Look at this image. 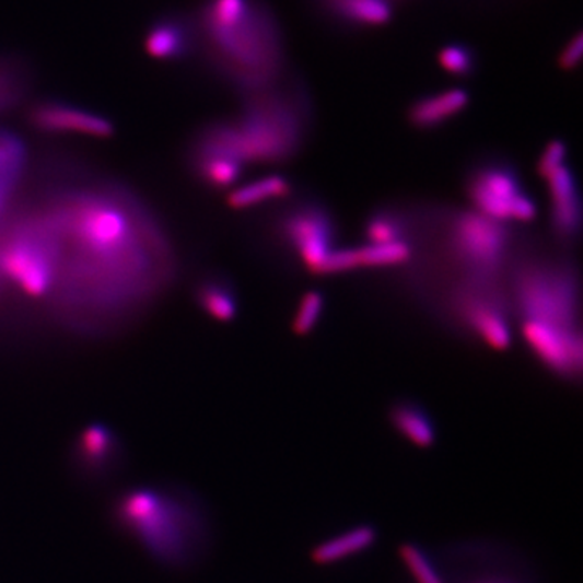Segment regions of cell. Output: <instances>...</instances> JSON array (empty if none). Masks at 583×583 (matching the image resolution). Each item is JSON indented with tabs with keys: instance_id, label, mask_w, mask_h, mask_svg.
Returning <instances> with one entry per match:
<instances>
[{
	"instance_id": "1",
	"label": "cell",
	"mask_w": 583,
	"mask_h": 583,
	"mask_svg": "<svg viewBox=\"0 0 583 583\" xmlns=\"http://www.w3.org/2000/svg\"><path fill=\"white\" fill-rule=\"evenodd\" d=\"M521 333L534 355L556 376L582 373L579 278L569 261L525 259L512 282Z\"/></svg>"
},
{
	"instance_id": "2",
	"label": "cell",
	"mask_w": 583,
	"mask_h": 583,
	"mask_svg": "<svg viewBox=\"0 0 583 583\" xmlns=\"http://www.w3.org/2000/svg\"><path fill=\"white\" fill-rule=\"evenodd\" d=\"M114 517L148 555L171 568L191 564L208 546L207 512L180 491L131 488L117 498Z\"/></svg>"
},
{
	"instance_id": "3",
	"label": "cell",
	"mask_w": 583,
	"mask_h": 583,
	"mask_svg": "<svg viewBox=\"0 0 583 583\" xmlns=\"http://www.w3.org/2000/svg\"><path fill=\"white\" fill-rule=\"evenodd\" d=\"M300 147V124L278 100L253 103L235 123L209 126L195 140L191 156L215 154L244 164L288 161Z\"/></svg>"
},
{
	"instance_id": "4",
	"label": "cell",
	"mask_w": 583,
	"mask_h": 583,
	"mask_svg": "<svg viewBox=\"0 0 583 583\" xmlns=\"http://www.w3.org/2000/svg\"><path fill=\"white\" fill-rule=\"evenodd\" d=\"M201 28L219 67L241 83L261 82L269 42L252 0H208Z\"/></svg>"
},
{
	"instance_id": "5",
	"label": "cell",
	"mask_w": 583,
	"mask_h": 583,
	"mask_svg": "<svg viewBox=\"0 0 583 583\" xmlns=\"http://www.w3.org/2000/svg\"><path fill=\"white\" fill-rule=\"evenodd\" d=\"M444 221L447 259L462 272V281L500 278L512 245L508 225L474 209L454 212Z\"/></svg>"
},
{
	"instance_id": "6",
	"label": "cell",
	"mask_w": 583,
	"mask_h": 583,
	"mask_svg": "<svg viewBox=\"0 0 583 583\" xmlns=\"http://www.w3.org/2000/svg\"><path fill=\"white\" fill-rule=\"evenodd\" d=\"M465 194L474 211L502 224L532 222L538 215L537 203L522 185L518 168L504 160L483 161L471 168Z\"/></svg>"
},
{
	"instance_id": "7",
	"label": "cell",
	"mask_w": 583,
	"mask_h": 583,
	"mask_svg": "<svg viewBox=\"0 0 583 583\" xmlns=\"http://www.w3.org/2000/svg\"><path fill=\"white\" fill-rule=\"evenodd\" d=\"M59 266V247L53 234H39L38 228L23 229L10 235L0 247V272L33 299L53 288Z\"/></svg>"
},
{
	"instance_id": "8",
	"label": "cell",
	"mask_w": 583,
	"mask_h": 583,
	"mask_svg": "<svg viewBox=\"0 0 583 583\" xmlns=\"http://www.w3.org/2000/svg\"><path fill=\"white\" fill-rule=\"evenodd\" d=\"M453 308L468 331L494 350H508L512 342L509 299L498 279H465L453 292Z\"/></svg>"
},
{
	"instance_id": "9",
	"label": "cell",
	"mask_w": 583,
	"mask_h": 583,
	"mask_svg": "<svg viewBox=\"0 0 583 583\" xmlns=\"http://www.w3.org/2000/svg\"><path fill=\"white\" fill-rule=\"evenodd\" d=\"M278 235L313 275L339 247L336 219L316 201H302L285 209L279 218Z\"/></svg>"
},
{
	"instance_id": "10",
	"label": "cell",
	"mask_w": 583,
	"mask_h": 583,
	"mask_svg": "<svg viewBox=\"0 0 583 583\" xmlns=\"http://www.w3.org/2000/svg\"><path fill=\"white\" fill-rule=\"evenodd\" d=\"M446 583H535L517 556L494 543H465L447 549Z\"/></svg>"
},
{
	"instance_id": "11",
	"label": "cell",
	"mask_w": 583,
	"mask_h": 583,
	"mask_svg": "<svg viewBox=\"0 0 583 583\" xmlns=\"http://www.w3.org/2000/svg\"><path fill=\"white\" fill-rule=\"evenodd\" d=\"M28 120L36 130L46 133H72L93 138H109L116 133L114 124L101 114L59 101L35 104L30 109Z\"/></svg>"
},
{
	"instance_id": "12",
	"label": "cell",
	"mask_w": 583,
	"mask_h": 583,
	"mask_svg": "<svg viewBox=\"0 0 583 583\" xmlns=\"http://www.w3.org/2000/svg\"><path fill=\"white\" fill-rule=\"evenodd\" d=\"M541 178L548 184L552 234L562 244H572L579 237L582 224L581 194L574 172L568 164H562Z\"/></svg>"
},
{
	"instance_id": "13",
	"label": "cell",
	"mask_w": 583,
	"mask_h": 583,
	"mask_svg": "<svg viewBox=\"0 0 583 583\" xmlns=\"http://www.w3.org/2000/svg\"><path fill=\"white\" fill-rule=\"evenodd\" d=\"M120 443L117 434L103 423L80 431L73 447L75 465L88 477H104L119 464Z\"/></svg>"
},
{
	"instance_id": "14",
	"label": "cell",
	"mask_w": 583,
	"mask_h": 583,
	"mask_svg": "<svg viewBox=\"0 0 583 583\" xmlns=\"http://www.w3.org/2000/svg\"><path fill=\"white\" fill-rule=\"evenodd\" d=\"M377 541V528L370 524H360L342 534L334 535L329 540L319 543L310 552V559L316 565H331L346 561L373 548Z\"/></svg>"
},
{
	"instance_id": "15",
	"label": "cell",
	"mask_w": 583,
	"mask_h": 583,
	"mask_svg": "<svg viewBox=\"0 0 583 583\" xmlns=\"http://www.w3.org/2000/svg\"><path fill=\"white\" fill-rule=\"evenodd\" d=\"M470 103V96L462 88L443 91L417 101L409 109V123L420 130L436 128L454 119Z\"/></svg>"
},
{
	"instance_id": "16",
	"label": "cell",
	"mask_w": 583,
	"mask_h": 583,
	"mask_svg": "<svg viewBox=\"0 0 583 583\" xmlns=\"http://www.w3.org/2000/svg\"><path fill=\"white\" fill-rule=\"evenodd\" d=\"M389 421L394 430L420 450H430L436 444V427L433 418L413 400H400L389 409Z\"/></svg>"
},
{
	"instance_id": "17",
	"label": "cell",
	"mask_w": 583,
	"mask_h": 583,
	"mask_svg": "<svg viewBox=\"0 0 583 583\" xmlns=\"http://www.w3.org/2000/svg\"><path fill=\"white\" fill-rule=\"evenodd\" d=\"M292 190V182L285 175L269 174L232 190L228 205L232 209L255 208L268 201L284 200L291 197Z\"/></svg>"
},
{
	"instance_id": "18",
	"label": "cell",
	"mask_w": 583,
	"mask_h": 583,
	"mask_svg": "<svg viewBox=\"0 0 583 583\" xmlns=\"http://www.w3.org/2000/svg\"><path fill=\"white\" fill-rule=\"evenodd\" d=\"M198 305L209 318L219 323H231L238 313V300L234 292V285L225 279L212 276L198 284Z\"/></svg>"
},
{
	"instance_id": "19",
	"label": "cell",
	"mask_w": 583,
	"mask_h": 583,
	"mask_svg": "<svg viewBox=\"0 0 583 583\" xmlns=\"http://www.w3.org/2000/svg\"><path fill=\"white\" fill-rule=\"evenodd\" d=\"M412 222L403 209L386 208L373 212L363 225L365 244H393L412 241Z\"/></svg>"
},
{
	"instance_id": "20",
	"label": "cell",
	"mask_w": 583,
	"mask_h": 583,
	"mask_svg": "<svg viewBox=\"0 0 583 583\" xmlns=\"http://www.w3.org/2000/svg\"><path fill=\"white\" fill-rule=\"evenodd\" d=\"M144 49L154 59H180L188 50V36L182 23L175 20L158 22L144 38Z\"/></svg>"
},
{
	"instance_id": "21",
	"label": "cell",
	"mask_w": 583,
	"mask_h": 583,
	"mask_svg": "<svg viewBox=\"0 0 583 583\" xmlns=\"http://www.w3.org/2000/svg\"><path fill=\"white\" fill-rule=\"evenodd\" d=\"M191 167H194L197 177L214 190L232 187L241 180L244 174V164L231 158L215 156V154H200V156H190Z\"/></svg>"
},
{
	"instance_id": "22",
	"label": "cell",
	"mask_w": 583,
	"mask_h": 583,
	"mask_svg": "<svg viewBox=\"0 0 583 583\" xmlns=\"http://www.w3.org/2000/svg\"><path fill=\"white\" fill-rule=\"evenodd\" d=\"M360 268H399L416 259L413 242H393V244H363L355 248Z\"/></svg>"
},
{
	"instance_id": "23",
	"label": "cell",
	"mask_w": 583,
	"mask_h": 583,
	"mask_svg": "<svg viewBox=\"0 0 583 583\" xmlns=\"http://www.w3.org/2000/svg\"><path fill=\"white\" fill-rule=\"evenodd\" d=\"M25 160L23 141L10 131L0 130V197L5 200L22 175Z\"/></svg>"
},
{
	"instance_id": "24",
	"label": "cell",
	"mask_w": 583,
	"mask_h": 583,
	"mask_svg": "<svg viewBox=\"0 0 583 583\" xmlns=\"http://www.w3.org/2000/svg\"><path fill=\"white\" fill-rule=\"evenodd\" d=\"M26 66L15 57H0V113L15 107L28 90Z\"/></svg>"
},
{
	"instance_id": "25",
	"label": "cell",
	"mask_w": 583,
	"mask_h": 583,
	"mask_svg": "<svg viewBox=\"0 0 583 583\" xmlns=\"http://www.w3.org/2000/svg\"><path fill=\"white\" fill-rule=\"evenodd\" d=\"M333 2L340 15L362 25H384L393 16V9L386 0H333Z\"/></svg>"
},
{
	"instance_id": "26",
	"label": "cell",
	"mask_w": 583,
	"mask_h": 583,
	"mask_svg": "<svg viewBox=\"0 0 583 583\" xmlns=\"http://www.w3.org/2000/svg\"><path fill=\"white\" fill-rule=\"evenodd\" d=\"M399 555L407 571L417 583H446L438 561L430 558L417 543H403L399 546Z\"/></svg>"
},
{
	"instance_id": "27",
	"label": "cell",
	"mask_w": 583,
	"mask_h": 583,
	"mask_svg": "<svg viewBox=\"0 0 583 583\" xmlns=\"http://www.w3.org/2000/svg\"><path fill=\"white\" fill-rule=\"evenodd\" d=\"M325 308V295L318 291L306 292L300 300L299 308L293 316L292 329L296 336H306L318 325Z\"/></svg>"
},
{
	"instance_id": "28",
	"label": "cell",
	"mask_w": 583,
	"mask_h": 583,
	"mask_svg": "<svg viewBox=\"0 0 583 583\" xmlns=\"http://www.w3.org/2000/svg\"><path fill=\"white\" fill-rule=\"evenodd\" d=\"M438 60H440V66L453 75H468L474 70V56L467 47L460 44L443 47L438 54Z\"/></svg>"
},
{
	"instance_id": "29",
	"label": "cell",
	"mask_w": 583,
	"mask_h": 583,
	"mask_svg": "<svg viewBox=\"0 0 583 583\" xmlns=\"http://www.w3.org/2000/svg\"><path fill=\"white\" fill-rule=\"evenodd\" d=\"M565 156H568V147H565L564 141H549V143L546 144L545 150H543L540 160H538V175L545 177L549 172L561 167L562 164H565Z\"/></svg>"
},
{
	"instance_id": "30",
	"label": "cell",
	"mask_w": 583,
	"mask_h": 583,
	"mask_svg": "<svg viewBox=\"0 0 583 583\" xmlns=\"http://www.w3.org/2000/svg\"><path fill=\"white\" fill-rule=\"evenodd\" d=\"M583 56V36L579 33L578 36L569 42L568 46L562 50L559 57V66L564 70H572L579 66Z\"/></svg>"
}]
</instances>
